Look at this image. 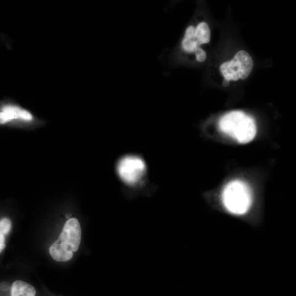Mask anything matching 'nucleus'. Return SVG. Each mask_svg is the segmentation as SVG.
Wrapping results in <instances>:
<instances>
[{"mask_svg": "<svg viewBox=\"0 0 296 296\" xmlns=\"http://www.w3.org/2000/svg\"><path fill=\"white\" fill-rule=\"evenodd\" d=\"M81 240V228L76 218H71L64 226L58 239L49 248L54 260L64 262L70 260L73 253L79 250Z\"/></svg>", "mask_w": 296, "mask_h": 296, "instance_id": "nucleus-1", "label": "nucleus"}, {"mask_svg": "<svg viewBox=\"0 0 296 296\" xmlns=\"http://www.w3.org/2000/svg\"><path fill=\"white\" fill-rule=\"evenodd\" d=\"M220 129L240 143L251 142L256 134L253 118L243 112L234 111L223 116L219 122Z\"/></svg>", "mask_w": 296, "mask_h": 296, "instance_id": "nucleus-2", "label": "nucleus"}, {"mask_svg": "<svg viewBox=\"0 0 296 296\" xmlns=\"http://www.w3.org/2000/svg\"><path fill=\"white\" fill-rule=\"evenodd\" d=\"M222 201L227 211L230 213L236 215H244L252 205V191L244 181H231L223 189Z\"/></svg>", "mask_w": 296, "mask_h": 296, "instance_id": "nucleus-3", "label": "nucleus"}, {"mask_svg": "<svg viewBox=\"0 0 296 296\" xmlns=\"http://www.w3.org/2000/svg\"><path fill=\"white\" fill-rule=\"evenodd\" d=\"M116 171L119 180L127 186H134L147 179V166L138 155L127 154L117 161Z\"/></svg>", "mask_w": 296, "mask_h": 296, "instance_id": "nucleus-4", "label": "nucleus"}, {"mask_svg": "<svg viewBox=\"0 0 296 296\" xmlns=\"http://www.w3.org/2000/svg\"><path fill=\"white\" fill-rule=\"evenodd\" d=\"M253 65L250 54L244 50H241L231 61L223 63L220 70L227 80H246L251 73Z\"/></svg>", "mask_w": 296, "mask_h": 296, "instance_id": "nucleus-5", "label": "nucleus"}, {"mask_svg": "<svg viewBox=\"0 0 296 296\" xmlns=\"http://www.w3.org/2000/svg\"><path fill=\"white\" fill-rule=\"evenodd\" d=\"M195 27L190 25L186 29L182 46L183 51L188 53H195L196 49L200 46L195 38Z\"/></svg>", "mask_w": 296, "mask_h": 296, "instance_id": "nucleus-6", "label": "nucleus"}, {"mask_svg": "<svg viewBox=\"0 0 296 296\" xmlns=\"http://www.w3.org/2000/svg\"><path fill=\"white\" fill-rule=\"evenodd\" d=\"M36 294L34 287L24 281L17 280L12 284L11 296H35Z\"/></svg>", "mask_w": 296, "mask_h": 296, "instance_id": "nucleus-7", "label": "nucleus"}, {"mask_svg": "<svg viewBox=\"0 0 296 296\" xmlns=\"http://www.w3.org/2000/svg\"><path fill=\"white\" fill-rule=\"evenodd\" d=\"M195 38L200 46L210 42L211 30L206 23H200L195 28Z\"/></svg>", "mask_w": 296, "mask_h": 296, "instance_id": "nucleus-8", "label": "nucleus"}, {"mask_svg": "<svg viewBox=\"0 0 296 296\" xmlns=\"http://www.w3.org/2000/svg\"><path fill=\"white\" fill-rule=\"evenodd\" d=\"M11 229V222L8 218H3L0 221V234L5 235L9 233Z\"/></svg>", "mask_w": 296, "mask_h": 296, "instance_id": "nucleus-9", "label": "nucleus"}, {"mask_svg": "<svg viewBox=\"0 0 296 296\" xmlns=\"http://www.w3.org/2000/svg\"><path fill=\"white\" fill-rule=\"evenodd\" d=\"M195 53L196 59H197L198 62H203L206 60L207 57L206 53L201 47H198L196 49Z\"/></svg>", "mask_w": 296, "mask_h": 296, "instance_id": "nucleus-10", "label": "nucleus"}, {"mask_svg": "<svg viewBox=\"0 0 296 296\" xmlns=\"http://www.w3.org/2000/svg\"><path fill=\"white\" fill-rule=\"evenodd\" d=\"M15 118L10 114L4 112L0 113V124H3Z\"/></svg>", "mask_w": 296, "mask_h": 296, "instance_id": "nucleus-11", "label": "nucleus"}, {"mask_svg": "<svg viewBox=\"0 0 296 296\" xmlns=\"http://www.w3.org/2000/svg\"><path fill=\"white\" fill-rule=\"evenodd\" d=\"M4 248H5V239L3 235L0 234V253L3 251Z\"/></svg>", "mask_w": 296, "mask_h": 296, "instance_id": "nucleus-12", "label": "nucleus"}, {"mask_svg": "<svg viewBox=\"0 0 296 296\" xmlns=\"http://www.w3.org/2000/svg\"><path fill=\"white\" fill-rule=\"evenodd\" d=\"M222 85L223 86H224V87H228V86L229 85V81L225 79L223 81Z\"/></svg>", "mask_w": 296, "mask_h": 296, "instance_id": "nucleus-13", "label": "nucleus"}]
</instances>
